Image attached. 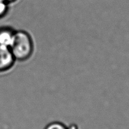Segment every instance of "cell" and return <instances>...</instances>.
I'll use <instances>...</instances> for the list:
<instances>
[{
    "mask_svg": "<svg viewBox=\"0 0 129 129\" xmlns=\"http://www.w3.org/2000/svg\"><path fill=\"white\" fill-rule=\"evenodd\" d=\"M9 4L0 0V18L4 17L7 14L9 10Z\"/></svg>",
    "mask_w": 129,
    "mask_h": 129,
    "instance_id": "obj_5",
    "label": "cell"
},
{
    "mask_svg": "<svg viewBox=\"0 0 129 129\" xmlns=\"http://www.w3.org/2000/svg\"><path fill=\"white\" fill-rule=\"evenodd\" d=\"M16 60L25 61L28 59L34 51V43L28 32L16 31L14 39L10 47Z\"/></svg>",
    "mask_w": 129,
    "mask_h": 129,
    "instance_id": "obj_1",
    "label": "cell"
},
{
    "mask_svg": "<svg viewBox=\"0 0 129 129\" xmlns=\"http://www.w3.org/2000/svg\"><path fill=\"white\" fill-rule=\"evenodd\" d=\"M16 31L13 28L8 27L0 28V45L10 47L14 39Z\"/></svg>",
    "mask_w": 129,
    "mask_h": 129,
    "instance_id": "obj_3",
    "label": "cell"
},
{
    "mask_svg": "<svg viewBox=\"0 0 129 129\" xmlns=\"http://www.w3.org/2000/svg\"><path fill=\"white\" fill-rule=\"evenodd\" d=\"M44 129H69L63 123L58 121H54V122L50 123L48 124Z\"/></svg>",
    "mask_w": 129,
    "mask_h": 129,
    "instance_id": "obj_4",
    "label": "cell"
},
{
    "mask_svg": "<svg viewBox=\"0 0 129 129\" xmlns=\"http://www.w3.org/2000/svg\"><path fill=\"white\" fill-rule=\"evenodd\" d=\"M15 61L10 48L0 45V72L10 69Z\"/></svg>",
    "mask_w": 129,
    "mask_h": 129,
    "instance_id": "obj_2",
    "label": "cell"
},
{
    "mask_svg": "<svg viewBox=\"0 0 129 129\" xmlns=\"http://www.w3.org/2000/svg\"><path fill=\"white\" fill-rule=\"evenodd\" d=\"M2 1L6 2V3H7L8 4L10 5V4H12V3H15V2H16L17 1H18V0H2Z\"/></svg>",
    "mask_w": 129,
    "mask_h": 129,
    "instance_id": "obj_6",
    "label": "cell"
}]
</instances>
